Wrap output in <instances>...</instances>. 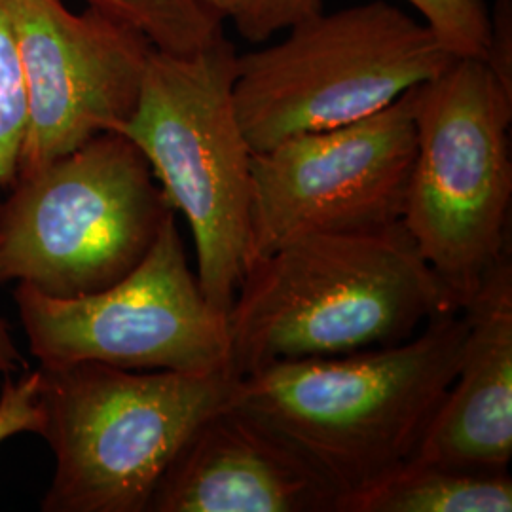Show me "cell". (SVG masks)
I'll return each mask as SVG.
<instances>
[{
	"label": "cell",
	"instance_id": "ba28073f",
	"mask_svg": "<svg viewBox=\"0 0 512 512\" xmlns=\"http://www.w3.org/2000/svg\"><path fill=\"white\" fill-rule=\"evenodd\" d=\"M14 298L40 366L228 370L226 315L213 310L188 266L175 215L141 264L107 289L57 298L19 283Z\"/></svg>",
	"mask_w": 512,
	"mask_h": 512
},
{
	"label": "cell",
	"instance_id": "52a82bcc",
	"mask_svg": "<svg viewBox=\"0 0 512 512\" xmlns=\"http://www.w3.org/2000/svg\"><path fill=\"white\" fill-rule=\"evenodd\" d=\"M456 55L403 10L370 2L315 14L279 44L238 55L234 101L253 152L348 126L446 71Z\"/></svg>",
	"mask_w": 512,
	"mask_h": 512
},
{
	"label": "cell",
	"instance_id": "8992f818",
	"mask_svg": "<svg viewBox=\"0 0 512 512\" xmlns=\"http://www.w3.org/2000/svg\"><path fill=\"white\" fill-rule=\"evenodd\" d=\"M512 93L484 59L421 84L403 224L459 310L509 251Z\"/></svg>",
	"mask_w": 512,
	"mask_h": 512
},
{
	"label": "cell",
	"instance_id": "6da1fadb",
	"mask_svg": "<svg viewBox=\"0 0 512 512\" xmlns=\"http://www.w3.org/2000/svg\"><path fill=\"white\" fill-rule=\"evenodd\" d=\"M454 310L403 222L376 232L300 234L243 275L226 315L228 370L243 378L281 361L401 344Z\"/></svg>",
	"mask_w": 512,
	"mask_h": 512
},
{
	"label": "cell",
	"instance_id": "3957f363",
	"mask_svg": "<svg viewBox=\"0 0 512 512\" xmlns=\"http://www.w3.org/2000/svg\"><path fill=\"white\" fill-rule=\"evenodd\" d=\"M40 429L55 454L48 512H147L184 442L234 397L230 370L40 366Z\"/></svg>",
	"mask_w": 512,
	"mask_h": 512
},
{
	"label": "cell",
	"instance_id": "7c38bea8",
	"mask_svg": "<svg viewBox=\"0 0 512 512\" xmlns=\"http://www.w3.org/2000/svg\"><path fill=\"white\" fill-rule=\"evenodd\" d=\"M458 372L414 461L507 473L512 459V260L501 256L475 296Z\"/></svg>",
	"mask_w": 512,
	"mask_h": 512
},
{
	"label": "cell",
	"instance_id": "e0dca14e",
	"mask_svg": "<svg viewBox=\"0 0 512 512\" xmlns=\"http://www.w3.org/2000/svg\"><path fill=\"white\" fill-rule=\"evenodd\" d=\"M220 21L230 19L249 42H264L277 31L323 12V0H202Z\"/></svg>",
	"mask_w": 512,
	"mask_h": 512
},
{
	"label": "cell",
	"instance_id": "2e32d148",
	"mask_svg": "<svg viewBox=\"0 0 512 512\" xmlns=\"http://www.w3.org/2000/svg\"><path fill=\"white\" fill-rule=\"evenodd\" d=\"M456 57L484 59L492 19L484 0H408Z\"/></svg>",
	"mask_w": 512,
	"mask_h": 512
},
{
	"label": "cell",
	"instance_id": "4fadbf2b",
	"mask_svg": "<svg viewBox=\"0 0 512 512\" xmlns=\"http://www.w3.org/2000/svg\"><path fill=\"white\" fill-rule=\"evenodd\" d=\"M509 473H482L410 459L340 503L338 512H511Z\"/></svg>",
	"mask_w": 512,
	"mask_h": 512
},
{
	"label": "cell",
	"instance_id": "9a60e30c",
	"mask_svg": "<svg viewBox=\"0 0 512 512\" xmlns=\"http://www.w3.org/2000/svg\"><path fill=\"white\" fill-rule=\"evenodd\" d=\"M27 133V90L18 42L4 0H0V190L18 177Z\"/></svg>",
	"mask_w": 512,
	"mask_h": 512
},
{
	"label": "cell",
	"instance_id": "277c9868",
	"mask_svg": "<svg viewBox=\"0 0 512 512\" xmlns=\"http://www.w3.org/2000/svg\"><path fill=\"white\" fill-rule=\"evenodd\" d=\"M238 54L224 38L194 54L148 55L137 105L118 133L150 164L192 230L198 283L228 315L251 264L253 150L234 101Z\"/></svg>",
	"mask_w": 512,
	"mask_h": 512
},
{
	"label": "cell",
	"instance_id": "9c48e42d",
	"mask_svg": "<svg viewBox=\"0 0 512 512\" xmlns=\"http://www.w3.org/2000/svg\"><path fill=\"white\" fill-rule=\"evenodd\" d=\"M418 88L363 120L253 154L251 264L300 234L376 232L403 222Z\"/></svg>",
	"mask_w": 512,
	"mask_h": 512
},
{
	"label": "cell",
	"instance_id": "8fae6325",
	"mask_svg": "<svg viewBox=\"0 0 512 512\" xmlns=\"http://www.w3.org/2000/svg\"><path fill=\"white\" fill-rule=\"evenodd\" d=\"M338 503V488L300 448L230 399L184 442L148 511L338 512Z\"/></svg>",
	"mask_w": 512,
	"mask_h": 512
},
{
	"label": "cell",
	"instance_id": "ac0fdd59",
	"mask_svg": "<svg viewBox=\"0 0 512 512\" xmlns=\"http://www.w3.org/2000/svg\"><path fill=\"white\" fill-rule=\"evenodd\" d=\"M40 370L25 372L16 380L6 378L0 393V444L19 433L40 429Z\"/></svg>",
	"mask_w": 512,
	"mask_h": 512
},
{
	"label": "cell",
	"instance_id": "7a4b0ae2",
	"mask_svg": "<svg viewBox=\"0 0 512 512\" xmlns=\"http://www.w3.org/2000/svg\"><path fill=\"white\" fill-rule=\"evenodd\" d=\"M465 329L463 310L446 311L401 344L262 366L238 378L232 399L300 448L342 503L418 454L458 372Z\"/></svg>",
	"mask_w": 512,
	"mask_h": 512
},
{
	"label": "cell",
	"instance_id": "ffe728a7",
	"mask_svg": "<svg viewBox=\"0 0 512 512\" xmlns=\"http://www.w3.org/2000/svg\"><path fill=\"white\" fill-rule=\"evenodd\" d=\"M25 368V359L21 357L8 327L6 321L0 317V372L4 374H12L16 370Z\"/></svg>",
	"mask_w": 512,
	"mask_h": 512
},
{
	"label": "cell",
	"instance_id": "5bb4252c",
	"mask_svg": "<svg viewBox=\"0 0 512 512\" xmlns=\"http://www.w3.org/2000/svg\"><path fill=\"white\" fill-rule=\"evenodd\" d=\"M88 4L124 21L154 50L167 54H194L222 37V21L202 0H88Z\"/></svg>",
	"mask_w": 512,
	"mask_h": 512
},
{
	"label": "cell",
	"instance_id": "d6986e66",
	"mask_svg": "<svg viewBox=\"0 0 512 512\" xmlns=\"http://www.w3.org/2000/svg\"><path fill=\"white\" fill-rule=\"evenodd\" d=\"M492 33L486 52V65L495 78L512 93V4L511 0H497L490 14Z\"/></svg>",
	"mask_w": 512,
	"mask_h": 512
},
{
	"label": "cell",
	"instance_id": "30bf717a",
	"mask_svg": "<svg viewBox=\"0 0 512 512\" xmlns=\"http://www.w3.org/2000/svg\"><path fill=\"white\" fill-rule=\"evenodd\" d=\"M27 90L19 173L120 131L137 105L152 44L120 19L61 0H4Z\"/></svg>",
	"mask_w": 512,
	"mask_h": 512
},
{
	"label": "cell",
	"instance_id": "5b68a950",
	"mask_svg": "<svg viewBox=\"0 0 512 512\" xmlns=\"http://www.w3.org/2000/svg\"><path fill=\"white\" fill-rule=\"evenodd\" d=\"M0 203V283L73 298L137 268L177 215L145 154L118 131L23 171Z\"/></svg>",
	"mask_w": 512,
	"mask_h": 512
}]
</instances>
